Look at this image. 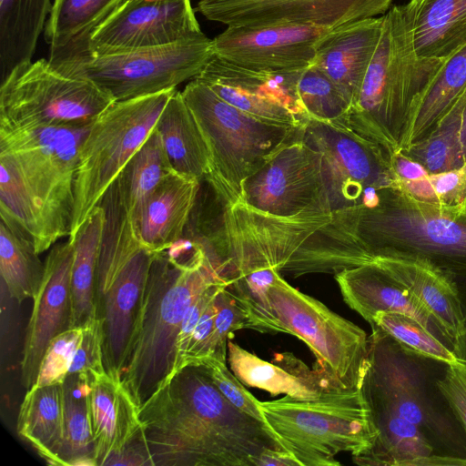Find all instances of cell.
Listing matches in <instances>:
<instances>
[{"instance_id":"cell-19","label":"cell","mask_w":466,"mask_h":466,"mask_svg":"<svg viewBox=\"0 0 466 466\" xmlns=\"http://www.w3.org/2000/svg\"><path fill=\"white\" fill-rule=\"evenodd\" d=\"M74 244L55 245L45 261L41 284L33 298L21 360V383L34 386L46 349L58 334L70 329L71 269Z\"/></svg>"},{"instance_id":"cell-27","label":"cell","mask_w":466,"mask_h":466,"mask_svg":"<svg viewBox=\"0 0 466 466\" xmlns=\"http://www.w3.org/2000/svg\"><path fill=\"white\" fill-rule=\"evenodd\" d=\"M156 129L173 171L199 181L208 177L211 166L210 151L180 91L176 90L168 99Z\"/></svg>"},{"instance_id":"cell-12","label":"cell","mask_w":466,"mask_h":466,"mask_svg":"<svg viewBox=\"0 0 466 466\" xmlns=\"http://www.w3.org/2000/svg\"><path fill=\"white\" fill-rule=\"evenodd\" d=\"M114 102L93 82L66 76L42 58L1 81L0 127L87 126Z\"/></svg>"},{"instance_id":"cell-34","label":"cell","mask_w":466,"mask_h":466,"mask_svg":"<svg viewBox=\"0 0 466 466\" xmlns=\"http://www.w3.org/2000/svg\"><path fill=\"white\" fill-rule=\"evenodd\" d=\"M63 410L64 447L61 466H96L87 372L69 374L65 379Z\"/></svg>"},{"instance_id":"cell-44","label":"cell","mask_w":466,"mask_h":466,"mask_svg":"<svg viewBox=\"0 0 466 466\" xmlns=\"http://www.w3.org/2000/svg\"><path fill=\"white\" fill-rule=\"evenodd\" d=\"M438 386L466 433V364H449Z\"/></svg>"},{"instance_id":"cell-42","label":"cell","mask_w":466,"mask_h":466,"mask_svg":"<svg viewBox=\"0 0 466 466\" xmlns=\"http://www.w3.org/2000/svg\"><path fill=\"white\" fill-rule=\"evenodd\" d=\"M198 365L205 367L213 382L230 403L252 418L265 423V419L258 407V400L245 388L234 373L229 371L226 361L207 358Z\"/></svg>"},{"instance_id":"cell-26","label":"cell","mask_w":466,"mask_h":466,"mask_svg":"<svg viewBox=\"0 0 466 466\" xmlns=\"http://www.w3.org/2000/svg\"><path fill=\"white\" fill-rule=\"evenodd\" d=\"M403 6L420 56L446 59L466 45V0H410Z\"/></svg>"},{"instance_id":"cell-41","label":"cell","mask_w":466,"mask_h":466,"mask_svg":"<svg viewBox=\"0 0 466 466\" xmlns=\"http://www.w3.org/2000/svg\"><path fill=\"white\" fill-rule=\"evenodd\" d=\"M82 332V327L72 328L56 336L49 343L34 385L63 383Z\"/></svg>"},{"instance_id":"cell-22","label":"cell","mask_w":466,"mask_h":466,"mask_svg":"<svg viewBox=\"0 0 466 466\" xmlns=\"http://www.w3.org/2000/svg\"><path fill=\"white\" fill-rule=\"evenodd\" d=\"M334 278L345 303L370 325L378 312L404 313L419 320L452 348L426 309L376 262L343 269L334 274Z\"/></svg>"},{"instance_id":"cell-32","label":"cell","mask_w":466,"mask_h":466,"mask_svg":"<svg viewBox=\"0 0 466 466\" xmlns=\"http://www.w3.org/2000/svg\"><path fill=\"white\" fill-rule=\"evenodd\" d=\"M104 226L103 208L98 205L72 240V315L70 329L83 327L96 318L95 285Z\"/></svg>"},{"instance_id":"cell-48","label":"cell","mask_w":466,"mask_h":466,"mask_svg":"<svg viewBox=\"0 0 466 466\" xmlns=\"http://www.w3.org/2000/svg\"><path fill=\"white\" fill-rule=\"evenodd\" d=\"M460 141L464 161L466 162V106L462 113L461 125L460 130Z\"/></svg>"},{"instance_id":"cell-10","label":"cell","mask_w":466,"mask_h":466,"mask_svg":"<svg viewBox=\"0 0 466 466\" xmlns=\"http://www.w3.org/2000/svg\"><path fill=\"white\" fill-rule=\"evenodd\" d=\"M176 90L116 101L91 125L78 152L68 240L75 238L110 184L147 140Z\"/></svg>"},{"instance_id":"cell-25","label":"cell","mask_w":466,"mask_h":466,"mask_svg":"<svg viewBox=\"0 0 466 466\" xmlns=\"http://www.w3.org/2000/svg\"><path fill=\"white\" fill-rule=\"evenodd\" d=\"M199 182L173 170L158 182L147 199L141 219L142 248L158 253L181 239L196 203Z\"/></svg>"},{"instance_id":"cell-46","label":"cell","mask_w":466,"mask_h":466,"mask_svg":"<svg viewBox=\"0 0 466 466\" xmlns=\"http://www.w3.org/2000/svg\"><path fill=\"white\" fill-rule=\"evenodd\" d=\"M453 352L460 362L466 364V316L463 329L453 346Z\"/></svg>"},{"instance_id":"cell-7","label":"cell","mask_w":466,"mask_h":466,"mask_svg":"<svg viewBox=\"0 0 466 466\" xmlns=\"http://www.w3.org/2000/svg\"><path fill=\"white\" fill-rule=\"evenodd\" d=\"M181 93L210 151L211 166L206 179L225 205L241 201L244 181L298 138L303 126L256 118L224 101L196 78Z\"/></svg>"},{"instance_id":"cell-23","label":"cell","mask_w":466,"mask_h":466,"mask_svg":"<svg viewBox=\"0 0 466 466\" xmlns=\"http://www.w3.org/2000/svg\"><path fill=\"white\" fill-rule=\"evenodd\" d=\"M376 262L426 309L453 346L465 315L452 279L426 259L407 256L377 257Z\"/></svg>"},{"instance_id":"cell-45","label":"cell","mask_w":466,"mask_h":466,"mask_svg":"<svg viewBox=\"0 0 466 466\" xmlns=\"http://www.w3.org/2000/svg\"><path fill=\"white\" fill-rule=\"evenodd\" d=\"M391 166L399 182L413 181L429 175L428 171L420 163L410 158L401 151L397 152L392 157Z\"/></svg>"},{"instance_id":"cell-47","label":"cell","mask_w":466,"mask_h":466,"mask_svg":"<svg viewBox=\"0 0 466 466\" xmlns=\"http://www.w3.org/2000/svg\"><path fill=\"white\" fill-rule=\"evenodd\" d=\"M457 288L464 315L466 316V278L451 277Z\"/></svg>"},{"instance_id":"cell-13","label":"cell","mask_w":466,"mask_h":466,"mask_svg":"<svg viewBox=\"0 0 466 466\" xmlns=\"http://www.w3.org/2000/svg\"><path fill=\"white\" fill-rule=\"evenodd\" d=\"M300 137L321 155L323 210L372 207L380 190L398 187L391 157L348 127L309 118Z\"/></svg>"},{"instance_id":"cell-33","label":"cell","mask_w":466,"mask_h":466,"mask_svg":"<svg viewBox=\"0 0 466 466\" xmlns=\"http://www.w3.org/2000/svg\"><path fill=\"white\" fill-rule=\"evenodd\" d=\"M1 216V282L18 303L33 299L41 284L45 263L38 258L31 235L12 218Z\"/></svg>"},{"instance_id":"cell-49","label":"cell","mask_w":466,"mask_h":466,"mask_svg":"<svg viewBox=\"0 0 466 466\" xmlns=\"http://www.w3.org/2000/svg\"><path fill=\"white\" fill-rule=\"evenodd\" d=\"M332 217H333V214H332ZM331 222H332V221H331ZM332 224H333V223H332ZM333 226H334V225H333ZM334 227H335V226H334ZM335 228H336V227H335ZM336 229H337V228H336ZM337 231H338V229H337ZM338 232H339V231H338ZM339 235H340V234H339ZM341 236H342V235H341ZM342 237H344V236H342ZM346 238H347V237H346ZM349 239H350V238H349ZM350 242H351V241H350ZM351 245H352V244H351ZM352 248H353V247H352ZM353 249H354V248H353ZM354 251L357 253V251H356L355 249H354ZM357 255L360 257V255H359L358 253H357ZM360 258L363 261V259H362L360 257ZM363 262H364V263H366L365 261H363Z\"/></svg>"},{"instance_id":"cell-8","label":"cell","mask_w":466,"mask_h":466,"mask_svg":"<svg viewBox=\"0 0 466 466\" xmlns=\"http://www.w3.org/2000/svg\"><path fill=\"white\" fill-rule=\"evenodd\" d=\"M266 425L299 466H338L335 459L367 450L374 430L360 389L331 390L316 399L285 395L258 400Z\"/></svg>"},{"instance_id":"cell-21","label":"cell","mask_w":466,"mask_h":466,"mask_svg":"<svg viewBox=\"0 0 466 466\" xmlns=\"http://www.w3.org/2000/svg\"><path fill=\"white\" fill-rule=\"evenodd\" d=\"M382 15L332 28L317 45L312 65L334 83L350 106L358 96L379 43Z\"/></svg>"},{"instance_id":"cell-18","label":"cell","mask_w":466,"mask_h":466,"mask_svg":"<svg viewBox=\"0 0 466 466\" xmlns=\"http://www.w3.org/2000/svg\"><path fill=\"white\" fill-rule=\"evenodd\" d=\"M329 30L291 23L227 26L212 39L213 50L215 56L242 66L302 70L313 64L317 45Z\"/></svg>"},{"instance_id":"cell-14","label":"cell","mask_w":466,"mask_h":466,"mask_svg":"<svg viewBox=\"0 0 466 466\" xmlns=\"http://www.w3.org/2000/svg\"><path fill=\"white\" fill-rule=\"evenodd\" d=\"M170 171L155 127L98 204L103 208L104 226L96 277L114 272L142 249L140 224L145 206L156 186Z\"/></svg>"},{"instance_id":"cell-5","label":"cell","mask_w":466,"mask_h":466,"mask_svg":"<svg viewBox=\"0 0 466 466\" xmlns=\"http://www.w3.org/2000/svg\"><path fill=\"white\" fill-rule=\"evenodd\" d=\"M343 226L372 260L407 256L466 278V210L417 201L398 187L378 192L372 207L341 210Z\"/></svg>"},{"instance_id":"cell-1","label":"cell","mask_w":466,"mask_h":466,"mask_svg":"<svg viewBox=\"0 0 466 466\" xmlns=\"http://www.w3.org/2000/svg\"><path fill=\"white\" fill-rule=\"evenodd\" d=\"M360 391L374 439L361 466H466V433L438 386L448 363L412 351L380 329L368 338Z\"/></svg>"},{"instance_id":"cell-16","label":"cell","mask_w":466,"mask_h":466,"mask_svg":"<svg viewBox=\"0 0 466 466\" xmlns=\"http://www.w3.org/2000/svg\"><path fill=\"white\" fill-rule=\"evenodd\" d=\"M322 195L321 155L299 134L244 181L240 202L263 213L290 217L311 208L323 210Z\"/></svg>"},{"instance_id":"cell-38","label":"cell","mask_w":466,"mask_h":466,"mask_svg":"<svg viewBox=\"0 0 466 466\" xmlns=\"http://www.w3.org/2000/svg\"><path fill=\"white\" fill-rule=\"evenodd\" d=\"M371 328L377 327L407 349L448 364L459 362L452 348L414 318L399 312H378Z\"/></svg>"},{"instance_id":"cell-15","label":"cell","mask_w":466,"mask_h":466,"mask_svg":"<svg viewBox=\"0 0 466 466\" xmlns=\"http://www.w3.org/2000/svg\"><path fill=\"white\" fill-rule=\"evenodd\" d=\"M201 34L190 0H126L90 34L66 46L104 55L170 45Z\"/></svg>"},{"instance_id":"cell-39","label":"cell","mask_w":466,"mask_h":466,"mask_svg":"<svg viewBox=\"0 0 466 466\" xmlns=\"http://www.w3.org/2000/svg\"><path fill=\"white\" fill-rule=\"evenodd\" d=\"M398 187L417 201L466 210V162L452 170L429 174L413 181H400Z\"/></svg>"},{"instance_id":"cell-29","label":"cell","mask_w":466,"mask_h":466,"mask_svg":"<svg viewBox=\"0 0 466 466\" xmlns=\"http://www.w3.org/2000/svg\"><path fill=\"white\" fill-rule=\"evenodd\" d=\"M303 70L251 68L214 55L194 78L204 83L228 85L248 94L278 102L306 122L309 117L298 95V81Z\"/></svg>"},{"instance_id":"cell-3","label":"cell","mask_w":466,"mask_h":466,"mask_svg":"<svg viewBox=\"0 0 466 466\" xmlns=\"http://www.w3.org/2000/svg\"><path fill=\"white\" fill-rule=\"evenodd\" d=\"M173 245L154 253L129 340L121 380L140 408L172 372L183 319L196 299L226 280L200 243L190 254Z\"/></svg>"},{"instance_id":"cell-4","label":"cell","mask_w":466,"mask_h":466,"mask_svg":"<svg viewBox=\"0 0 466 466\" xmlns=\"http://www.w3.org/2000/svg\"><path fill=\"white\" fill-rule=\"evenodd\" d=\"M382 16L379 43L346 124L392 158L445 59L417 54L403 5L391 6Z\"/></svg>"},{"instance_id":"cell-43","label":"cell","mask_w":466,"mask_h":466,"mask_svg":"<svg viewBox=\"0 0 466 466\" xmlns=\"http://www.w3.org/2000/svg\"><path fill=\"white\" fill-rule=\"evenodd\" d=\"M102 342L101 325L99 320L95 318L82 327L81 336L70 363L68 375L105 367Z\"/></svg>"},{"instance_id":"cell-24","label":"cell","mask_w":466,"mask_h":466,"mask_svg":"<svg viewBox=\"0 0 466 466\" xmlns=\"http://www.w3.org/2000/svg\"><path fill=\"white\" fill-rule=\"evenodd\" d=\"M228 350L231 371L245 386L274 396L309 400L335 390L316 369H310L291 352L277 353L271 361H265L231 340L228 341Z\"/></svg>"},{"instance_id":"cell-31","label":"cell","mask_w":466,"mask_h":466,"mask_svg":"<svg viewBox=\"0 0 466 466\" xmlns=\"http://www.w3.org/2000/svg\"><path fill=\"white\" fill-rule=\"evenodd\" d=\"M466 92V45L448 56L409 120L400 151L425 138Z\"/></svg>"},{"instance_id":"cell-36","label":"cell","mask_w":466,"mask_h":466,"mask_svg":"<svg viewBox=\"0 0 466 466\" xmlns=\"http://www.w3.org/2000/svg\"><path fill=\"white\" fill-rule=\"evenodd\" d=\"M126 0H54L44 28L50 48L86 36Z\"/></svg>"},{"instance_id":"cell-35","label":"cell","mask_w":466,"mask_h":466,"mask_svg":"<svg viewBox=\"0 0 466 466\" xmlns=\"http://www.w3.org/2000/svg\"><path fill=\"white\" fill-rule=\"evenodd\" d=\"M465 106L466 92L425 138L401 152L420 163L429 174L461 167L465 161L461 152L460 130Z\"/></svg>"},{"instance_id":"cell-50","label":"cell","mask_w":466,"mask_h":466,"mask_svg":"<svg viewBox=\"0 0 466 466\" xmlns=\"http://www.w3.org/2000/svg\"><path fill=\"white\" fill-rule=\"evenodd\" d=\"M143 1H148V2H160V1H169V0H143Z\"/></svg>"},{"instance_id":"cell-20","label":"cell","mask_w":466,"mask_h":466,"mask_svg":"<svg viewBox=\"0 0 466 466\" xmlns=\"http://www.w3.org/2000/svg\"><path fill=\"white\" fill-rule=\"evenodd\" d=\"M86 372L96 466L108 465L142 436L139 407L121 379L111 376L105 367Z\"/></svg>"},{"instance_id":"cell-37","label":"cell","mask_w":466,"mask_h":466,"mask_svg":"<svg viewBox=\"0 0 466 466\" xmlns=\"http://www.w3.org/2000/svg\"><path fill=\"white\" fill-rule=\"evenodd\" d=\"M298 95L309 118L347 127L350 104L316 66L310 65L301 72L298 81Z\"/></svg>"},{"instance_id":"cell-6","label":"cell","mask_w":466,"mask_h":466,"mask_svg":"<svg viewBox=\"0 0 466 466\" xmlns=\"http://www.w3.org/2000/svg\"><path fill=\"white\" fill-rule=\"evenodd\" d=\"M91 125L0 127V161L25 192L38 254L70 234L78 152Z\"/></svg>"},{"instance_id":"cell-17","label":"cell","mask_w":466,"mask_h":466,"mask_svg":"<svg viewBox=\"0 0 466 466\" xmlns=\"http://www.w3.org/2000/svg\"><path fill=\"white\" fill-rule=\"evenodd\" d=\"M393 0H200L196 11L227 26L291 23L323 28L384 15Z\"/></svg>"},{"instance_id":"cell-40","label":"cell","mask_w":466,"mask_h":466,"mask_svg":"<svg viewBox=\"0 0 466 466\" xmlns=\"http://www.w3.org/2000/svg\"><path fill=\"white\" fill-rule=\"evenodd\" d=\"M217 304L218 311L208 344L207 358L226 361L228 338L236 330L248 329V319L244 307L237 299L228 285L219 292Z\"/></svg>"},{"instance_id":"cell-11","label":"cell","mask_w":466,"mask_h":466,"mask_svg":"<svg viewBox=\"0 0 466 466\" xmlns=\"http://www.w3.org/2000/svg\"><path fill=\"white\" fill-rule=\"evenodd\" d=\"M266 333L283 332L305 342L313 366L335 390L360 389L368 366L366 332L319 300L292 287L278 273L268 290Z\"/></svg>"},{"instance_id":"cell-2","label":"cell","mask_w":466,"mask_h":466,"mask_svg":"<svg viewBox=\"0 0 466 466\" xmlns=\"http://www.w3.org/2000/svg\"><path fill=\"white\" fill-rule=\"evenodd\" d=\"M153 466H258L288 452L262 421L235 407L202 365L169 374L139 408Z\"/></svg>"},{"instance_id":"cell-9","label":"cell","mask_w":466,"mask_h":466,"mask_svg":"<svg viewBox=\"0 0 466 466\" xmlns=\"http://www.w3.org/2000/svg\"><path fill=\"white\" fill-rule=\"evenodd\" d=\"M214 56L203 34L170 45L93 55L65 46L50 48L49 62L60 73L89 80L123 101L174 89L196 77Z\"/></svg>"},{"instance_id":"cell-30","label":"cell","mask_w":466,"mask_h":466,"mask_svg":"<svg viewBox=\"0 0 466 466\" xmlns=\"http://www.w3.org/2000/svg\"><path fill=\"white\" fill-rule=\"evenodd\" d=\"M51 7L50 0H0L1 81L31 61Z\"/></svg>"},{"instance_id":"cell-28","label":"cell","mask_w":466,"mask_h":466,"mask_svg":"<svg viewBox=\"0 0 466 466\" xmlns=\"http://www.w3.org/2000/svg\"><path fill=\"white\" fill-rule=\"evenodd\" d=\"M16 431L50 465H61L64 447L63 383L34 385L20 406Z\"/></svg>"}]
</instances>
